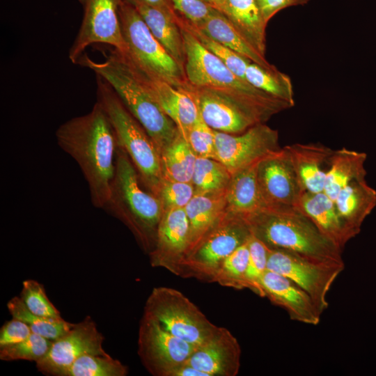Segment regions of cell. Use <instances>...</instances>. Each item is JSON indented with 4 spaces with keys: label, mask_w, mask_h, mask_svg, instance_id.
Instances as JSON below:
<instances>
[{
    "label": "cell",
    "mask_w": 376,
    "mask_h": 376,
    "mask_svg": "<svg viewBox=\"0 0 376 376\" xmlns=\"http://www.w3.org/2000/svg\"><path fill=\"white\" fill-rule=\"evenodd\" d=\"M58 145L78 164L88 185L92 204L104 208L111 195L118 143L99 103L90 112L72 118L56 131Z\"/></svg>",
    "instance_id": "cell-1"
},
{
    "label": "cell",
    "mask_w": 376,
    "mask_h": 376,
    "mask_svg": "<svg viewBox=\"0 0 376 376\" xmlns=\"http://www.w3.org/2000/svg\"><path fill=\"white\" fill-rule=\"evenodd\" d=\"M77 64L91 69L112 87L159 154L173 141L179 132L176 125L161 108L143 74L125 54L114 49L102 62L84 54Z\"/></svg>",
    "instance_id": "cell-2"
},
{
    "label": "cell",
    "mask_w": 376,
    "mask_h": 376,
    "mask_svg": "<svg viewBox=\"0 0 376 376\" xmlns=\"http://www.w3.org/2000/svg\"><path fill=\"white\" fill-rule=\"evenodd\" d=\"M244 217L252 235L270 249L292 251L318 261L345 264L342 249L296 206L265 205Z\"/></svg>",
    "instance_id": "cell-3"
},
{
    "label": "cell",
    "mask_w": 376,
    "mask_h": 376,
    "mask_svg": "<svg viewBox=\"0 0 376 376\" xmlns=\"http://www.w3.org/2000/svg\"><path fill=\"white\" fill-rule=\"evenodd\" d=\"M176 21L183 37L186 56L185 72L189 84L213 88L236 98L258 111L267 120L292 107L237 77L198 41L182 24L179 15Z\"/></svg>",
    "instance_id": "cell-4"
},
{
    "label": "cell",
    "mask_w": 376,
    "mask_h": 376,
    "mask_svg": "<svg viewBox=\"0 0 376 376\" xmlns=\"http://www.w3.org/2000/svg\"><path fill=\"white\" fill-rule=\"evenodd\" d=\"M139 176L127 154L118 146L111 195L104 209L127 224L149 253L164 210L157 196L141 187Z\"/></svg>",
    "instance_id": "cell-5"
},
{
    "label": "cell",
    "mask_w": 376,
    "mask_h": 376,
    "mask_svg": "<svg viewBox=\"0 0 376 376\" xmlns=\"http://www.w3.org/2000/svg\"><path fill=\"white\" fill-rule=\"evenodd\" d=\"M97 77V102L102 107L122 148L136 168L140 180L157 196L163 179L160 154L153 141L125 107L112 87Z\"/></svg>",
    "instance_id": "cell-6"
},
{
    "label": "cell",
    "mask_w": 376,
    "mask_h": 376,
    "mask_svg": "<svg viewBox=\"0 0 376 376\" xmlns=\"http://www.w3.org/2000/svg\"><path fill=\"white\" fill-rule=\"evenodd\" d=\"M119 17L127 46L125 54L145 75L160 79L180 89L187 81L185 72L152 34L149 28L130 3L123 1Z\"/></svg>",
    "instance_id": "cell-7"
},
{
    "label": "cell",
    "mask_w": 376,
    "mask_h": 376,
    "mask_svg": "<svg viewBox=\"0 0 376 376\" xmlns=\"http://www.w3.org/2000/svg\"><path fill=\"white\" fill-rule=\"evenodd\" d=\"M143 315L196 347L206 342L219 327L182 292L165 286L152 290L146 301Z\"/></svg>",
    "instance_id": "cell-8"
},
{
    "label": "cell",
    "mask_w": 376,
    "mask_h": 376,
    "mask_svg": "<svg viewBox=\"0 0 376 376\" xmlns=\"http://www.w3.org/2000/svg\"><path fill=\"white\" fill-rule=\"evenodd\" d=\"M252 233L244 217L227 210L215 227L185 258L181 277L212 282L222 262Z\"/></svg>",
    "instance_id": "cell-9"
},
{
    "label": "cell",
    "mask_w": 376,
    "mask_h": 376,
    "mask_svg": "<svg viewBox=\"0 0 376 376\" xmlns=\"http://www.w3.org/2000/svg\"><path fill=\"white\" fill-rule=\"evenodd\" d=\"M345 264L326 263L298 253L269 248L267 270L279 273L299 285L322 314L329 307L328 293Z\"/></svg>",
    "instance_id": "cell-10"
},
{
    "label": "cell",
    "mask_w": 376,
    "mask_h": 376,
    "mask_svg": "<svg viewBox=\"0 0 376 376\" xmlns=\"http://www.w3.org/2000/svg\"><path fill=\"white\" fill-rule=\"evenodd\" d=\"M178 90L194 100L204 122L214 130L237 134L267 121L256 110L219 91L188 81Z\"/></svg>",
    "instance_id": "cell-11"
},
{
    "label": "cell",
    "mask_w": 376,
    "mask_h": 376,
    "mask_svg": "<svg viewBox=\"0 0 376 376\" xmlns=\"http://www.w3.org/2000/svg\"><path fill=\"white\" fill-rule=\"evenodd\" d=\"M123 0H79L84 10L80 28L69 50L68 57L77 64L91 45L104 43L123 54L127 46L123 38L119 9Z\"/></svg>",
    "instance_id": "cell-12"
},
{
    "label": "cell",
    "mask_w": 376,
    "mask_h": 376,
    "mask_svg": "<svg viewBox=\"0 0 376 376\" xmlns=\"http://www.w3.org/2000/svg\"><path fill=\"white\" fill-rule=\"evenodd\" d=\"M137 345L141 363L153 376H171L198 347L144 315L139 323Z\"/></svg>",
    "instance_id": "cell-13"
},
{
    "label": "cell",
    "mask_w": 376,
    "mask_h": 376,
    "mask_svg": "<svg viewBox=\"0 0 376 376\" xmlns=\"http://www.w3.org/2000/svg\"><path fill=\"white\" fill-rule=\"evenodd\" d=\"M214 132L217 160L231 174L281 148L278 131L265 123L255 125L237 134Z\"/></svg>",
    "instance_id": "cell-14"
},
{
    "label": "cell",
    "mask_w": 376,
    "mask_h": 376,
    "mask_svg": "<svg viewBox=\"0 0 376 376\" xmlns=\"http://www.w3.org/2000/svg\"><path fill=\"white\" fill-rule=\"evenodd\" d=\"M104 338L92 318L74 323L72 328L53 340L44 358L36 363L38 370L46 375L63 376L65 371L84 354L108 355L103 347Z\"/></svg>",
    "instance_id": "cell-15"
},
{
    "label": "cell",
    "mask_w": 376,
    "mask_h": 376,
    "mask_svg": "<svg viewBox=\"0 0 376 376\" xmlns=\"http://www.w3.org/2000/svg\"><path fill=\"white\" fill-rule=\"evenodd\" d=\"M257 179L265 205L297 206L306 191L285 147L258 162Z\"/></svg>",
    "instance_id": "cell-16"
},
{
    "label": "cell",
    "mask_w": 376,
    "mask_h": 376,
    "mask_svg": "<svg viewBox=\"0 0 376 376\" xmlns=\"http://www.w3.org/2000/svg\"><path fill=\"white\" fill-rule=\"evenodd\" d=\"M189 242V223L185 207L164 210L154 249L149 253L153 267H162L180 276Z\"/></svg>",
    "instance_id": "cell-17"
},
{
    "label": "cell",
    "mask_w": 376,
    "mask_h": 376,
    "mask_svg": "<svg viewBox=\"0 0 376 376\" xmlns=\"http://www.w3.org/2000/svg\"><path fill=\"white\" fill-rule=\"evenodd\" d=\"M241 353L237 339L228 329L219 327L187 362L206 376H236L240 368Z\"/></svg>",
    "instance_id": "cell-18"
},
{
    "label": "cell",
    "mask_w": 376,
    "mask_h": 376,
    "mask_svg": "<svg viewBox=\"0 0 376 376\" xmlns=\"http://www.w3.org/2000/svg\"><path fill=\"white\" fill-rule=\"evenodd\" d=\"M265 297L283 308L290 319L298 322L317 325L322 313L311 297L288 278L267 270L262 279Z\"/></svg>",
    "instance_id": "cell-19"
},
{
    "label": "cell",
    "mask_w": 376,
    "mask_h": 376,
    "mask_svg": "<svg viewBox=\"0 0 376 376\" xmlns=\"http://www.w3.org/2000/svg\"><path fill=\"white\" fill-rule=\"evenodd\" d=\"M285 148L305 191L322 192L334 150L320 143H293Z\"/></svg>",
    "instance_id": "cell-20"
},
{
    "label": "cell",
    "mask_w": 376,
    "mask_h": 376,
    "mask_svg": "<svg viewBox=\"0 0 376 376\" xmlns=\"http://www.w3.org/2000/svg\"><path fill=\"white\" fill-rule=\"evenodd\" d=\"M226 191L195 194L185 206L189 223V242L185 258L226 213Z\"/></svg>",
    "instance_id": "cell-21"
},
{
    "label": "cell",
    "mask_w": 376,
    "mask_h": 376,
    "mask_svg": "<svg viewBox=\"0 0 376 376\" xmlns=\"http://www.w3.org/2000/svg\"><path fill=\"white\" fill-rule=\"evenodd\" d=\"M296 207L340 249H343L347 242L352 239L340 218L335 202L323 191H305Z\"/></svg>",
    "instance_id": "cell-22"
},
{
    "label": "cell",
    "mask_w": 376,
    "mask_h": 376,
    "mask_svg": "<svg viewBox=\"0 0 376 376\" xmlns=\"http://www.w3.org/2000/svg\"><path fill=\"white\" fill-rule=\"evenodd\" d=\"M141 72L162 110L187 141L188 135L200 116L194 100L167 82Z\"/></svg>",
    "instance_id": "cell-23"
},
{
    "label": "cell",
    "mask_w": 376,
    "mask_h": 376,
    "mask_svg": "<svg viewBox=\"0 0 376 376\" xmlns=\"http://www.w3.org/2000/svg\"><path fill=\"white\" fill-rule=\"evenodd\" d=\"M340 218L352 238L357 235L365 219L376 206V191L366 180L356 179L334 200Z\"/></svg>",
    "instance_id": "cell-24"
},
{
    "label": "cell",
    "mask_w": 376,
    "mask_h": 376,
    "mask_svg": "<svg viewBox=\"0 0 376 376\" xmlns=\"http://www.w3.org/2000/svg\"><path fill=\"white\" fill-rule=\"evenodd\" d=\"M218 10L248 43L265 56L267 22L258 0H225Z\"/></svg>",
    "instance_id": "cell-25"
},
{
    "label": "cell",
    "mask_w": 376,
    "mask_h": 376,
    "mask_svg": "<svg viewBox=\"0 0 376 376\" xmlns=\"http://www.w3.org/2000/svg\"><path fill=\"white\" fill-rule=\"evenodd\" d=\"M128 3L136 8L152 34L185 70V50L181 29L176 21L178 14L139 1Z\"/></svg>",
    "instance_id": "cell-26"
},
{
    "label": "cell",
    "mask_w": 376,
    "mask_h": 376,
    "mask_svg": "<svg viewBox=\"0 0 376 376\" xmlns=\"http://www.w3.org/2000/svg\"><path fill=\"white\" fill-rule=\"evenodd\" d=\"M258 162L232 174L226 191L229 212L246 217L265 206L257 179Z\"/></svg>",
    "instance_id": "cell-27"
},
{
    "label": "cell",
    "mask_w": 376,
    "mask_h": 376,
    "mask_svg": "<svg viewBox=\"0 0 376 376\" xmlns=\"http://www.w3.org/2000/svg\"><path fill=\"white\" fill-rule=\"evenodd\" d=\"M195 26L212 39L249 59L251 62L267 70L276 69L267 61L265 56L259 53L242 37L219 10L215 8L202 24Z\"/></svg>",
    "instance_id": "cell-28"
},
{
    "label": "cell",
    "mask_w": 376,
    "mask_h": 376,
    "mask_svg": "<svg viewBox=\"0 0 376 376\" xmlns=\"http://www.w3.org/2000/svg\"><path fill=\"white\" fill-rule=\"evenodd\" d=\"M365 152L345 148L334 150L327 172L323 192L334 201L352 181L366 178Z\"/></svg>",
    "instance_id": "cell-29"
},
{
    "label": "cell",
    "mask_w": 376,
    "mask_h": 376,
    "mask_svg": "<svg viewBox=\"0 0 376 376\" xmlns=\"http://www.w3.org/2000/svg\"><path fill=\"white\" fill-rule=\"evenodd\" d=\"M160 157L163 178L191 182L197 155L180 132Z\"/></svg>",
    "instance_id": "cell-30"
},
{
    "label": "cell",
    "mask_w": 376,
    "mask_h": 376,
    "mask_svg": "<svg viewBox=\"0 0 376 376\" xmlns=\"http://www.w3.org/2000/svg\"><path fill=\"white\" fill-rule=\"evenodd\" d=\"M7 308L13 318L26 323L32 333L42 336L52 341L68 331L74 323L61 318H46L32 313L19 297H13L7 303Z\"/></svg>",
    "instance_id": "cell-31"
},
{
    "label": "cell",
    "mask_w": 376,
    "mask_h": 376,
    "mask_svg": "<svg viewBox=\"0 0 376 376\" xmlns=\"http://www.w3.org/2000/svg\"><path fill=\"white\" fill-rule=\"evenodd\" d=\"M246 80L256 88L295 105L294 91L290 77L276 68L267 70L251 62L245 71Z\"/></svg>",
    "instance_id": "cell-32"
},
{
    "label": "cell",
    "mask_w": 376,
    "mask_h": 376,
    "mask_svg": "<svg viewBox=\"0 0 376 376\" xmlns=\"http://www.w3.org/2000/svg\"><path fill=\"white\" fill-rule=\"evenodd\" d=\"M232 174L221 162L197 157L191 179L195 194L226 190Z\"/></svg>",
    "instance_id": "cell-33"
},
{
    "label": "cell",
    "mask_w": 376,
    "mask_h": 376,
    "mask_svg": "<svg viewBox=\"0 0 376 376\" xmlns=\"http://www.w3.org/2000/svg\"><path fill=\"white\" fill-rule=\"evenodd\" d=\"M128 368L109 354H84L78 358L63 376H126Z\"/></svg>",
    "instance_id": "cell-34"
},
{
    "label": "cell",
    "mask_w": 376,
    "mask_h": 376,
    "mask_svg": "<svg viewBox=\"0 0 376 376\" xmlns=\"http://www.w3.org/2000/svg\"><path fill=\"white\" fill-rule=\"evenodd\" d=\"M249 240L240 246L222 262L212 282L237 290L245 289L244 276L248 264Z\"/></svg>",
    "instance_id": "cell-35"
},
{
    "label": "cell",
    "mask_w": 376,
    "mask_h": 376,
    "mask_svg": "<svg viewBox=\"0 0 376 376\" xmlns=\"http://www.w3.org/2000/svg\"><path fill=\"white\" fill-rule=\"evenodd\" d=\"M248 244L249 255L244 276L245 288L265 297L262 279L267 270L269 247L253 235Z\"/></svg>",
    "instance_id": "cell-36"
},
{
    "label": "cell",
    "mask_w": 376,
    "mask_h": 376,
    "mask_svg": "<svg viewBox=\"0 0 376 376\" xmlns=\"http://www.w3.org/2000/svg\"><path fill=\"white\" fill-rule=\"evenodd\" d=\"M179 17L182 24L207 49L218 57L237 77L246 80L245 71L247 65L251 62L249 59L212 39L195 25L181 16Z\"/></svg>",
    "instance_id": "cell-37"
},
{
    "label": "cell",
    "mask_w": 376,
    "mask_h": 376,
    "mask_svg": "<svg viewBox=\"0 0 376 376\" xmlns=\"http://www.w3.org/2000/svg\"><path fill=\"white\" fill-rule=\"evenodd\" d=\"M52 341L32 333L17 343L0 347V359L4 361L25 360L37 363L47 354Z\"/></svg>",
    "instance_id": "cell-38"
},
{
    "label": "cell",
    "mask_w": 376,
    "mask_h": 376,
    "mask_svg": "<svg viewBox=\"0 0 376 376\" xmlns=\"http://www.w3.org/2000/svg\"><path fill=\"white\" fill-rule=\"evenodd\" d=\"M32 313L52 318H61L60 311L52 303L46 294L44 285L34 279L22 282L19 296Z\"/></svg>",
    "instance_id": "cell-39"
},
{
    "label": "cell",
    "mask_w": 376,
    "mask_h": 376,
    "mask_svg": "<svg viewBox=\"0 0 376 376\" xmlns=\"http://www.w3.org/2000/svg\"><path fill=\"white\" fill-rule=\"evenodd\" d=\"M195 195L191 182L176 181L163 178L157 196L161 201L164 210L185 207Z\"/></svg>",
    "instance_id": "cell-40"
},
{
    "label": "cell",
    "mask_w": 376,
    "mask_h": 376,
    "mask_svg": "<svg viewBox=\"0 0 376 376\" xmlns=\"http://www.w3.org/2000/svg\"><path fill=\"white\" fill-rule=\"evenodd\" d=\"M187 141L197 157L217 160L214 130L204 122L201 115L191 130Z\"/></svg>",
    "instance_id": "cell-41"
},
{
    "label": "cell",
    "mask_w": 376,
    "mask_h": 376,
    "mask_svg": "<svg viewBox=\"0 0 376 376\" xmlns=\"http://www.w3.org/2000/svg\"><path fill=\"white\" fill-rule=\"evenodd\" d=\"M178 15L194 25L202 24L215 9L208 0H169Z\"/></svg>",
    "instance_id": "cell-42"
},
{
    "label": "cell",
    "mask_w": 376,
    "mask_h": 376,
    "mask_svg": "<svg viewBox=\"0 0 376 376\" xmlns=\"http://www.w3.org/2000/svg\"><path fill=\"white\" fill-rule=\"evenodd\" d=\"M32 334L29 326L21 320L13 318L0 329V347L17 343Z\"/></svg>",
    "instance_id": "cell-43"
},
{
    "label": "cell",
    "mask_w": 376,
    "mask_h": 376,
    "mask_svg": "<svg viewBox=\"0 0 376 376\" xmlns=\"http://www.w3.org/2000/svg\"><path fill=\"white\" fill-rule=\"evenodd\" d=\"M309 0H258L265 19L269 20L279 11L288 7L302 5Z\"/></svg>",
    "instance_id": "cell-44"
},
{
    "label": "cell",
    "mask_w": 376,
    "mask_h": 376,
    "mask_svg": "<svg viewBox=\"0 0 376 376\" xmlns=\"http://www.w3.org/2000/svg\"><path fill=\"white\" fill-rule=\"evenodd\" d=\"M171 376H206L201 370L195 368L187 361L175 368Z\"/></svg>",
    "instance_id": "cell-45"
},
{
    "label": "cell",
    "mask_w": 376,
    "mask_h": 376,
    "mask_svg": "<svg viewBox=\"0 0 376 376\" xmlns=\"http://www.w3.org/2000/svg\"><path fill=\"white\" fill-rule=\"evenodd\" d=\"M127 2L131 1H139L149 6L157 7L164 10L172 14H177L175 10L173 9L171 3L169 0H124Z\"/></svg>",
    "instance_id": "cell-46"
},
{
    "label": "cell",
    "mask_w": 376,
    "mask_h": 376,
    "mask_svg": "<svg viewBox=\"0 0 376 376\" xmlns=\"http://www.w3.org/2000/svg\"><path fill=\"white\" fill-rule=\"evenodd\" d=\"M208 1L214 8L218 10L224 4L225 0H208Z\"/></svg>",
    "instance_id": "cell-47"
}]
</instances>
